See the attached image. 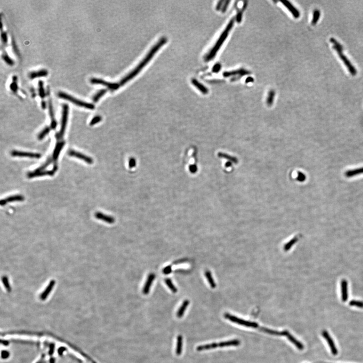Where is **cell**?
Instances as JSON below:
<instances>
[{
    "label": "cell",
    "mask_w": 363,
    "mask_h": 363,
    "mask_svg": "<svg viewBox=\"0 0 363 363\" xmlns=\"http://www.w3.org/2000/svg\"><path fill=\"white\" fill-rule=\"evenodd\" d=\"M235 18H232L231 20L229 23H228L227 26L225 28V29L224 30V31L221 33V35H220L219 39L217 40L216 43H215V45L212 48V49H211L210 51L209 52L207 55H206L205 58V61L206 62H208L212 60L215 57V55L217 54V52L219 51L220 48L221 47V45H223L224 41L226 40V39L227 38L228 35L229 34V32L232 29V27L234 26V20Z\"/></svg>",
    "instance_id": "obj_2"
},
{
    "label": "cell",
    "mask_w": 363,
    "mask_h": 363,
    "mask_svg": "<svg viewBox=\"0 0 363 363\" xmlns=\"http://www.w3.org/2000/svg\"><path fill=\"white\" fill-rule=\"evenodd\" d=\"M218 156L220 158H224V159H227L228 161H230V162H232V163H238V159H236V157H232L224 153H219L218 154Z\"/></svg>",
    "instance_id": "obj_30"
},
{
    "label": "cell",
    "mask_w": 363,
    "mask_h": 363,
    "mask_svg": "<svg viewBox=\"0 0 363 363\" xmlns=\"http://www.w3.org/2000/svg\"><path fill=\"white\" fill-rule=\"evenodd\" d=\"M189 170L192 173H195L197 171V167L196 165H191L189 167Z\"/></svg>",
    "instance_id": "obj_51"
},
{
    "label": "cell",
    "mask_w": 363,
    "mask_h": 363,
    "mask_svg": "<svg viewBox=\"0 0 363 363\" xmlns=\"http://www.w3.org/2000/svg\"><path fill=\"white\" fill-rule=\"evenodd\" d=\"M55 284H56V282L54 280H52L51 282H49V284L47 285V288H45V290H44L43 292L41 293V294L40 296V298L41 300H45L47 296L52 292V290L53 289L54 286L55 285Z\"/></svg>",
    "instance_id": "obj_19"
},
{
    "label": "cell",
    "mask_w": 363,
    "mask_h": 363,
    "mask_svg": "<svg viewBox=\"0 0 363 363\" xmlns=\"http://www.w3.org/2000/svg\"><path fill=\"white\" fill-rule=\"evenodd\" d=\"M205 275H206V276L207 278V279L208 280L209 284H210V285L212 286V287H213V286H214V283L213 282V280L212 277L211 276L210 273L209 271H207L205 273Z\"/></svg>",
    "instance_id": "obj_42"
},
{
    "label": "cell",
    "mask_w": 363,
    "mask_h": 363,
    "mask_svg": "<svg viewBox=\"0 0 363 363\" xmlns=\"http://www.w3.org/2000/svg\"><path fill=\"white\" fill-rule=\"evenodd\" d=\"M155 275L153 273H151L149 275H148L147 279V280H146L145 284V285L144 286V288H143V292L144 294H147L149 292L151 286L153 284V280H155Z\"/></svg>",
    "instance_id": "obj_18"
},
{
    "label": "cell",
    "mask_w": 363,
    "mask_h": 363,
    "mask_svg": "<svg viewBox=\"0 0 363 363\" xmlns=\"http://www.w3.org/2000/svg\"><path fill=\"white\" fill-rule=\"evenodd\" d=\"M2 280L3 284H4L5 288H6L7 291L8 292H10L11 290V286L9 284V279L8 278V277H7L6 276H3Z\"/></svg>",
    "instance_id": "obj_33"
},
{
    "label": "cell",
    "mask_w": 363,
    "mask_h": 363,
    "mask_svg": "<svg viewBox=\"0 0 363 363\" xmlns=\"http://www.w3.org/2000/svg\"><path fill=\"white\" fill-rule=\"evenodd\" d=\"M30 92H31V93L32 97H33V98L35 97L36 96V93H35V88H33V87L31 88V89H30Z\"/></svg>",
    "instance_id": "obj_52"
},
{
    "label": "cell",
    "mask_w": 363,
    "mask_h": 363,
    "mask_svg": "<svg viewBox=\"0 0 363 363\" xmlns=\"http://www.w3.org/2000/svg\"><path fill=\"white\" fill-rule=\"evenodd\" d=\"M68 155L71 157H76L77 159H81L88 164H92L93 163V160L90 157H89L86 155H83L81 153H79L75 151H70L68 153Z\"/></svg>",
    "instance_id": "obj_13"
},
{
    "label": "cell",
    "mask_w": 363,
    "mask_h": 363,
    "mask_svg": "<svg viewBox=\"0 0 363 363\" xmlns=\"http://www.w3.org/2000/svg\"><path fill=\"white\" fill-rule=\"evenodd\" d=\"M24 199L23 196L21 195H16L11 196L9 197H7L6 199H2L1 201V205L3 206L5 204H6L7 203H10V202H13L14 201H22Z\"/></svg>",
    "instance_id": "obj_17"
},
{
    "label": "cell",
    "mask_w": 363,
    "mask_h": 363,
    "mask_svg": "<svg viewBox=\"0 0 363 363\" xmlns=\"http://www.w3.org/2000/svg\"><path fill=\"white\" fill-rule=\"evenodd\" d=\"M2 49L3 50L2 59L7 64L9 65L10 66L14 65V62L7 53L5 49V47L2 46Z\"/></svg>",
    "instance_id": "obj_27"
},
{
    "label": "cell",
    "mask_w": 363,
    "mask_h": 363,
    "mask_svg": "<svg viewBox=\"0 0 363 363\" xmlns=\"http://www.w3.org/2000/svg\"><path fill=\"white\" fill-rule=\"evenodd\" d=\"M240 342L239 340H229L228 342H222L220 343H212V344H207L202 346H198L197 347L196 350L198 351H202L204 350H208L212 348H215L219 347H224V346H237L240 345Z\"/></svg>",
    "instance_id": "obj_5"
},
{
    "label": "cell",
    "mask_w": 363,
    "mask_h": 363,
    "mask_svg": "<svg viewBox=\"0 0 363 363\" xmlns=\"http://www.w3.org/2000/svg\"><path fill=\"white\" fill-rule=\"evenodd\" d=\"M90 83L93 84H99V85H102L103 86L107 87L108 89H109L110 90L112 91H115L116 90L118 89L120 85L119 83H112V82H109L106 81L101 79H99V78H93L90 79Z\"/></svg>",
    "instance_id": "obj_8"
},
{
    "label": "cell",
    "mask_w": 363,
    "mask_h": 363,
    "mask_svg": "<svg viewBox=\"0 0 363 363\" xmlns=\"http://www.w3.org/2000/svg\"><path fill=\"white\" fill-rule=\"evenodd\" d=\"M231 165H232V162L228 161V162L227 163H226V167H228L231 166Z\"/></svg>",
    "instance_id": "obj_55"
},
{
    "label": "cell",
    "mask_w": 363,
    "mask_h": 363,
    "mask_svg": "<svg viewBox=\"0 0 363 363\" xmlns=\"http://www.w3.org/2000/svg\"><path fill=\"white\" fill-rule=\"evenodd\" d=\"M230 1H226L224 2V5H223L222 8V9H221V11H222V13H224V12L226 11L227 8H228V5H229V4H230Z\"/></svg>",
    "instance_id": "obj_46"
},
{
    "label": "cell",
    "mask_w": 363,
    "mask_h": 363,
    "mask_svg": "<svg viewBox=\"0 0 363 363\" xmlns=\"http://www.w3.org/2000/svg\"><path fill=\"white\" fill-rule=\"evenodd\" d=\"M330 40V42L333 44V48L336 50L338 56H340V58L344 63L346 67L348 68V71L350 72V74L352 76L356 75L357 74V70L356 68L352 66V64L350 63L348 58L342 53L343 49L342 45L335 39L332 38Z\"/></svg>",
    "instance_id": "obj_3"
},
{
    "label": "cell",
    "mask_w": 363,
    "mask_h": 363,
    "mask_svg": "<svg viewBox=\"0 0 363 363\" xmlns=\"http://www.w3.org/2000/svg\"><path fill=\"white\" fill-rule=\"evenodd\" d=\"M167 42V39L166 37H163L160 39L157 43L151 49L150 51L148 52V54L146 55L145 57L142 60L141 62L137 66L121 80L120 82H119V84L120 86H123L130 80L135 77V76L137 75L141 70L146 66V65L148 64V63L151 60V59L153 58V56H155V54H156V53L160 49V48L161 47H163Z\"/></svg>",
    "instance_id": "obj_1"
},
{
    "label": "cell",
    "mask_w": 363,
    "mask_h": 363,
    "mask_svg": "<svg viewBox=\"0 0 363 363\" xmlns=\"http://www.w3.org/2000/svg\"><path fill=\"white\" fill-rule=\"evenodd\" d=\"M341 292L342 301L346 302L348 299V283L346 279L342 280L341 282Z\"/></svg>",
    "instance_id": "obj_16"
},
{
    "label": "cell",
    "mask_w": 363,
    "mask_h": 363,
    "mask_svg": "<svg viewBox=\"0 0 363 363\" xmlns=\"http://www.w3.org/2000/svg\"><path fill=\"white\" fill-rule=\"evenodd\" d=\"M107 91L108 90L106 89H103L99 90L93 97V101L95 103H97L101 97H103V95L107 93Z\"/></svg>",
    "instance_id": "obj_29"
},
{
    "label": "cell",
    "mask_w": 363,
    "mask_h": 363,
    "mask_svg": "<svg viewBox=\"0 0 363 363\" xmlns=\"http://www.w3.org/2000/svg\"><path fill=\"white\" fill-rule=\"evenodd\" d=\"M101 120H102L101 117L99 116H95L92 119V120L90 121V126H93V125H95V124H96L97 123H99V122H100L101 121Z\"/></svg>",
    "instance_id": "obj_41"
},
{
    "label": "cell",
    "mask_w": 363,
    "mask_h": 363,
    "mask_svg": "<svg viewBox=\"0 0 363 363\" xmlns=\"http://www.w3.org/2000/svg\"><path fill=\"white\" fill-rule=\"evenodd\" d=\"M281 2L284 6L288 9V10L290 12L294 18H299L300 16V13L297 9L288 1H283Z\"/></svg>",
    "instance_id": "obj_14"
},
{
    "label": "cell",
    "mask_w": 363,
    "mask_h": 363,
    "mask_svg": "<svg viewBox=\"0 0 363 363\" xmlns=\"http://www.w3.org/2000/svg\"><path fill=\"white\" fill-rule=\"evenodd\" d=\"M221 65L219 63H216L215 64L212 68V72L214 73H217L219 72L220 69H221Z\"/></svg>",
    "instance_id": "obj_43"
},
{
    "label": "cell",
    "mask_w": 363,
    "mask_h": 363,
    "mask_svg": "<svg viewBox=\"0 0 363 363\" xmlns=\"http://www.w3.org/2000/svg\"><path fill=\"white\" fill-rule=\"evenodd\" d=\"M253 81V78L251 77H248L246 78V81L245 82H246V83H250V82H252Z\"/></svg>",
    "instance_id": "obj_53"
},
{
    "label": "cell",
    "mask_w": 363,
    "mask_h": 363,
    "mask_svg": "<svg viewBox=\"0 0 363 363\" xmlns=\"http://www.w3.org/2000/svg\"><path fill=\"white\" fill-rule=\"evenodd\" d=\"M189 303H190V302H189V301L188 300H185L183 302L182 305H181L180 308L178 310V311L177 312V317H178L179 318H180L183 317L184 313H185V310L187 309V307L188 306Z\"/></svg>",
    "instance_id": "obj_24"
},
{
    "label": "cell",
    "mask_w": 363,
    "mask_h": 363,
    "mask_svg": "<svg viewBox=\"0 0 363 363\" xmlns=\"http://www.w3.org/2000/svg\"><path fill=\"white\" fill-rule=\"evenodd\" d=\"M136 165V161L134 159H131L129 160V166L130 168H134Z\"/></svg>",
    "instance_id": "obj_49"
},
{
    "label": "cell",
    "mask_w": 363,
    "mask_h": 363,
    "mask_svg": "<svg viewBox=\"0 0 363 363\" xmlns=\"http://www.w3.org/2000/svg\"><path fill=\"white\" fill-rule=\"evenodd\" d=\"M191 82L194 86H195L198 89L203 95H207L208 93V89H207V88L204 86V85H203L202 83H201L200 82L197 81V80L195 79H192Z\"/></svg>",
    "instance_id": "obj_22"
},
{
    "label": "cell",
    "mask_w": 363,
    "mask_h": 363,
    "mask_svg": "<svg viewBox=\"0 0 363 363\" xmlns=\"http://www.w3.org/2000/svg\"><path fill=\"white\" fill-rule=\"evenodd\" d=\"M95 217H96L97 219L105 221L108 224H113L115 221V219L114 217H112L111 216H109V215H105L103 213L100 212L95 213Z\"/></svg>",
    "instance_id": "obj_21"
},
{
    "label": "cell",
    "mask_w": 363,
    "mask_h": 363,
    "mask_svg": "<svg viewBox=\"0 0 363 363\" xmlns=\"http://www.w3.org/2000/svg\"><path fill=\"white\" fill-rule=\"evenodd\" d=\"M250 72L248 71H247V70H245L244 69H240L234 71H230V72H224L223 75L225 77H228L230 76H233L238 75L239 77H241L243 76L249 74Z\"/></svg>",
    "instance_id": "obj_15"
},
{
    "label": "cell",
    "mask_w": 363,
    "mask_h": 363,
    "mask_svg": "<svg viewBox=\"0 0 363 363\" xmlns=\"http://www.w3.org/2000/svg\"><path fill=\"white\" fill-rule=\"evenodd\" d=\"M39 97L41 99H45V94L46 93L45 92V90L43 87V82L42 81H39Z\"/></svg>",
    "instance_id": "obj_31"
},
{
    "label": "cell",
    "mask_w": 363,
    "mask_h": 363,
    "mask_svg": "<svg viewBox=\"0 0 363 363\" xmlns=\"http://www.w3.org/2000/svg\"><path fill=\"white\" fill-rule=\"evenodd\" d=\"M50 130H51V129H50L49 127H46L45 128L43 129V130L41 131V133L39 134V136H38V138H39V139L42 140L43 139V138H45V136L47 135L49 133Z\"/></svg>",
    "instance_id": "obj_38"
},
{
    "label": "cell",
    "mask_w": 363,
    "mask_h": 363,
    "mask_svg": "<svg viewBox=\"0 0 363 363\" xmlns=\"http://www.w3.org/2000/svg\"><path fill=\"white\" fill-rule=\"evenodd\" d=\"M286 337H288V340L292 342V344H294L297 348H298L300 350H302L304 348L303 344H301L300 342L298 341V340H296L290 332L288 331V333L286 334Z\"/></svg>",
    "instance_id": "obj_23"
},
{
    "label": "cell",
    "mask_w": 363,
    "mask_h": 363,
    "mask_svg": "<svg viewBox=\"0 0 363 363\" xmlns=\"http://www.w3.org/2000/svg\"><path fill=\"white\" fill-rule=\"evenodd\" d=\"M172 272V266L169 265L163 269V273L165 274H169Z\"/></svg>",
    "instance_id": "obj_47"
},
{
    "label": "cell",
    "mask_w": 363,
    "mask_h": 363,
    "mask_svg": "<svg viewBox=\"0 0 363 363\" xmlns=\"http://www.w3.org/2000/svg\"><path fill=\"white\" fill-rule=\"evenodd\" d=\"M48 75V72L46 69H41L39 71H32L29 73L28 77L30 79H34L35 78L45 77Z\"/></svg>",
    "instance_id": "obj_20"
},
{
    "label": "cell",
    "mask_w": 363,
    "mask_h": 363,
    "mask_svg": "<svg viewBox=\"0 0 363 363\" xmlns=\"http://www.w3.org/2000/svg\"><path fill=\"white\" fill-rule=\"evenodd\" d=\"M1 39L3 43L2 46L5 47L8 43V37L6 32L3 31V30H1Z\"/></svg>",
    "instance_id": "obj_36"
},
{
    "label": "cell",
    "mask_w": 363,
    "mask_h": 363,
    "mask_svg": "<svg viewBox=\"0 0 363 363\" xmlns=\"http://www.w3.org/2000/svg\"><path fill=\"white\" fill-rule=\"evenodd\" d=\"M11 155L13 157H27L31 158V159H39L41 157V155H40L39 153H28V152H24L21 151H12L11 152Z\"/></svg>",
    "instance_id": "obj_9"
},
{
    "label": "cell",
    "mask_w": 363,
    "mask_h": 363,
    "mask_svg": "<svg viewBox=\"0 0 363 363\" xmlns=\"http://www.w3.org/2000/svg\"><path fill=\"white\" fill-rule=\"evenodd\" d=\"M69 112V106L67 104H64L63 105L62 118V123H61V127L60 131L59 133L56 134V138L57 139H60L63 137L67 125L68 116Z\"/></svg>",
    "instance_id": "obj_6"
},
{
    "label": "cell",
    "mask_w": 363,
    "mask_h": 363,
    "mask_svg": "<svg viewBox=\"0 0 363 363\" xmlns=\"http://www.w3.org/2000/svg\"><path fill=\"white\" fill-rule=\"evenodd\" d=\"M183 348V337L182 335H179L177 337V344L176 350V352L177 356H180L182 352Z\"/></svg>",
    "instance_id": "obj_25"
},
{
    "label": "cell",
    "mask_w": 363,
    "mask_h": 363,
    "mask_svg": "<svg viewBox=\"0 0 363 363\" xmlns=\"http://www.w3.org/2000/svg\"><path fill=\"white\" fill-rule=\"evenodd\" d=\"M349 305L351 306H354L360 308H363V302L357 300H352L350 301Z\"/></svg>",
    "instance_id": "obj_37"
},
{
    "label": "cell",
    "mask_w": 363,
    "mask_h": 363,
    "mask_svg": "<svg viewBox=\"0 0 363 363\" xmlns=\"http://www.w3.org/2000/svg\"><path fill=\"white\" fill-rule=\"evenodd\" d=\"M47 95L49 97V115L51 117V128L53 129H55L57 127V122H56L55 118V115H54V110H53V107L52 105V101L51 99H50V89L49 87H47Z\"/></svg>",
    "instance_id": "obj_10"
},
{
    "label": "cell",
    "mask_w": 363,
    "mask_h": 363,
    "mask_svg": "<svg viewBox=\"0 0 363 363\" xmlns=\"http://www.w3.org/2000/svg\"><path fill=\"white\" fill-rule=\"evenodd\" d=\"M322 334L325 340H326V342H327L329 346V348L331 350L332 354L333 355H336L337 354V353H338L337 348H336V347L335 346V344H334V342H333L332 338L330 336L328 332L327 331H326V330H324V331H322Z\"/></svg>",
    "instance_id": "obj_11"
},
{
    "label": "cell",
    "mask_w": 363,
    "mask_h": 363,
    "mask_svg": "<svg viewBox=\"0 0 363 363\" xmlns=\"http://www.w3.org/2000/svg\"><path fill=\"white\" fill-rule=\"evenodd\" d=\"M57 170V167L56 166L54 167L53 170L51 171H35L30 172L27 174V177L29 178H32L37 177L43 176H53L55 172Z\"/></svg>",
    "instance_id": "obj_12"
},
{
    "label": "cell",
    "mask_w": 363,
    "mask_h": 363,
    "mask_svg": "<svg viewBox=\"0 0 363 363\" xmlns=\"http://www.w3.org/2000/svg\"><path fill=\"white\" fill-rule=\"evenodd\" d=\"M10 88L12 91L14 93L17 92L18 89V86L17 84V77L16 76H13L12 77V82L10 85Z\"/></svg>",
    "instance_id": "obj_28"
},
{
    "label": "cell",
    "mask_w": 363,
    "mask_h": 363,
    "mask_svg": "<svg viewBox=\"0 0 363 363\" xmlns=\"http://www.w3.org/2000/svg\"><path fill=\"white\" fill-rule=\"evenodd\" d=\"M320 16V12L319 10H315L314 11L313 13V17L312 21V24L313 25H315L316 23L318 22V20L319 19V18Z\"/></svg>",
    "instance_id": "obj_35"
},
{
    "label": "cell",
    "mask_w": 363,
    "mask_h": 363,
    "mask_svg": "<svg viewBox=\"0 0 363 363\" xmlns=\"http://www.w3.org/2000/svg\"><path fill=\"white\" fill-rule=\"evenodd\" d=\"M165 282L167 284V285L168 286L169 288H170L171 290H172V292H174V293L177 292L178 290H177V288L175 287V286L173 284V282H172V280L171 279H169V278H167L165 280Z\"/></svg>",
    "instance_id": "obj_34"
},
{
    "label": "cell",
    "mask_w": 363,
    "mask_h": 363,
    "mask_svg": "<svg viewBox=\"0 0 363 363\" xmlns=\"http://www.w3.org/2000/svg\"><path fill=\"white\" fill-rule=\"evenodd\" d=\"M242 16H243V11L241 10L240 12H239L238 13L236 16V21L238 23H240L241 22L242 19Z\"/></svg>",
    "instance_id": "obj_45"
},
{
    "label": "cell",
    "mask_w": 363,
    "mask_h": 363,
    "mask_svg": "<svg viewBox=\"0 0 363 363\" xmlns=\"http://www.w3.org/2000/svg\"><path fill=\"white\" fill-rule=\"evenodd\" d=\"M64 142H61L57 145L56 148L55 149L54 153H53V159L55 161H57V159H58L59 154H60L61 151L63 147V146L64 145Z\"/></svg>",
    "instance_id": "obj_26"
},
{
    "label": "cell",
    "mask_w": 363,
    "mask_h": 363,
    "mask_svg": "<svg viewBox=\"0 0 363 363\" xmlns=\"http://www.w3.org/2000/svg\"><path fill=\"white\" fill-rule=\"evenodd\" d=\"M224 317L225 318H226L228 320L231 321L232 322H234L235 323L241 325L242 326L248 327H252L255 328H257L258 327V324L256 323L252 322H250V321L243 320L240 318H237L235 316H232L230 314H226L224 315Z\"/></svg>",
    "instance_id": "obj_7"
},
{
    "label": "cell",
    "mask_w": 363,
    "mask_h": 363,
    "mask_svg": "<svg viewBox=\"0 0 363 363\" xmlns=\"http://www.w3.org/2000/svg\"><path fill=\"white\" fill-rule=\"evenodd\" d=\"M51 162H52V161H51V159H49V161H47L45 163V165H43V166H42L40 168H39L38 169H37V170H36L35 171H41V170H43L44 169H45V168H47V167L49 166V165H50V163H51Z\"/></svg>",
    "instance_id": "obj_44"
},
{
    "label": "cell",
    "mask_w": 363,
    "mask_h": 363,
    "mask_svg": "<svg viewBox=\"0 0 363 363\" xmlns=\"http://www.w3.org/2000/svg\"><path fill=\"white\" fill-rule=\"evenodd\" d=\"M41 107H42V108L43 109V110H45V108H46V105H46V103H45V101H44L43 100V101H41Z\"/></svg>",
    "instance_id": "obj_54"
},
{
    "label": "cell",
    "mask_w": 363,
    "mask_h": 363,
    "mask_svg": "<svg viewBox=\"0 0 363 363\" xmlns=\"http://www.w3.org/2000/svg\"><path fill=\"white\" fill-rule=\"evenodd\" d=\"M224 2H225L224 1H220L218 2L217 3V5H216V10L219 11L220 9H222V6L224 5Z\"/></svg>",
    "instance_id": "obj_48"
},
{
    "label": "cell",
    "mask_w": 363,
    "mask_h": 363,
    "mask_svg": "<svg viewBox=\"0 0 363 363\" xmlns=\"http://www.w3.org/2000/svg\"><path fill=\"white\" fill-rule=\"evenodd\" d=\"M298 180L300 181H304L305 180V176L304 175L302 174V173L299 172L298 173Z\"/></svg>",
    "instance_id": "obj_50"
},
{
    "label": "cell",
    "mask_w": 363,
    "mask_h": 363,
    "mask_svg": "<svg viewBox=\"0 0 363 363\" xmlns=\"http://www.w3.org/2000/svg\"><path fill=\"white\" fill-rule=\"evenodd\" d=\"M363 173V168L361 169H359V170L347 172L346 173V176L348 177L352 176H354V175L359 174V173L360 174V173Z\"/></svg>",
    "instance_id": "obj_39"
},
{
    "label": "cell",
    "mask_w": 363,
    "mask_h": 363,
    "mask_svg": "<svg viewBox=\"0 0 363 363\" xmlns=\"http://www.w3.org/2000/svg\"><path fill=\"white\" fill-rule=\"evenodd\" d=\"M275 92L273 90H271L269 92L268 97L267 99L266 103L267 105L268 106H271L272 105L273 101H274V99L275 97Z\"/></svg>",
    "instance_id": "obj_32"
},
{
    "label": "cell",
    "mask_w": 363,
    "mask_h": 363,
    "mask_svg": "<svg viewBox=\"0 0 363 363\" xmlns=\"http://www.w3.org/2000/svg\"><path fill=\"white\" fill-rule=\"evenodd\" d=\"M58 96L61 99L68 101L72 103H74L75 105L80 107L86 108L89 110H93L95 108V105H93V103H88L87 102L80 101L79 99H76L74 97H72L70 95H68L64 92H59L58 93Z\"/></svg>",
    "instance_id": "obj_4"
},
{
    "label": "cell",
    "mask_w": 363,
    "mask_h": 363,
    "mask_svg": "<svg viewBox=\"0 0 363 363\" xmlns=\"http://www.w3.org/2000/svg\"><path fill=\"white\" fill-rule=\"evenodd\" d=\"M12 41V47L13 52H14V53L17 56L19 57V50H18V49L17 46L16 44L15 40L13 39H12V41Z\"/></svg>",
    "instance_id": "obj_40"
}]
</instances>
